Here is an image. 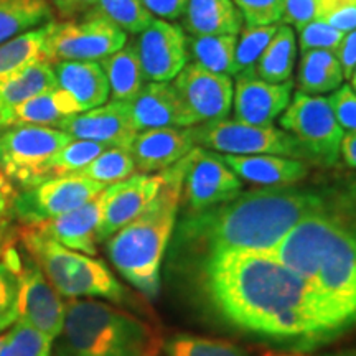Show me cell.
I'll return each mask as SVG.
<instances>
[{
  "label": "cell",
  "instance_id": "obj_1",
  "mask_svg": "<svg viewBox=\"0 0 356 356\" xmlns=\"http://www.w3.org/2000/svg\"><path fill=\"white\" fill-rule=\"evenodd\" d=\"M198 267L208 304L236 330L296 348L340 337L309 284L273 252H225Z\"/></svg>",
  "mask_w": 356,
  "mask_h": 356
},
{
  "label": "cell",
  "instance_id": "obj_2",
  "mask_svg": "<svg viewBox=\"0 0 356 356\" xmlns=\"http://www.w3.org/2000/svg\"><path fill=\"white\" fill-rule=\"evenodd\" d=\"M337 191L338 186H266L241 191L210 210L184 213L173 239V256L202 264L225 252L273 251L302 220L330 207Z\"/></svg>",
  "mask_w": 356,
  "mask_h": 356
},
{
  "label": "cell",
  "instance_id": "obj_3",
  "mask_svg": "<svg viewBox=\"0 0 356 356\" xmlns=\"http://www.w3.org/2000/svg\"><path fill=\"white\" fill-rule=\"evenodd\" d=\"M273 254L309 284L340 335L356 325V180L338 185L323 211L302 220Z\"/></svg>",
  "mask_w": 356,
  "mask_h": 356
},
{
  "label": "cell",
  "instance_id": "obj_4",
  "mask_svg": "<svg viewBox=\"0 0 356 356\" xmlns=\"http://www.w3.org/2000/svg\"><path fill=\"white\" fill-rule=\"evenodd\" d=\"M184 168L185 157L163 170V185L154 202L106 241L111 264L145 300L159 296L160 267L180 208Z\"/></svg>",
  "mask_w": 356,
  "mask_h": 356
},
{
  "label": "cell",
  "instance_id": "obj_5",
  "mask_svg": "<svg viewBox=\"0 0 356 356\" xmlns=\"http://www.w3.org/2000/svg\"><path fill=\"white\" fill-rule=\"evenodd\" d=\"M162 335L132 310L97 299H71L53 340L55 356H160Z\"/></svg>",
  "mask_w": 356,
  "mask_h": 356
},
{
  "label": "cell",
  "instance_id": "obj_6",
  "mask_svg": "<svg viewBox=\"0 0 356 356\" xmlns=\"http://www.w3.org/2000/svg\"><path fill=\"white\" fill-rule=\"evenodd\" d=\"M19 243L33 257L51 286L66 299H97L145 314V299L115 277L104 261L73 251L44 236L35 226H19Z\"/></svg>",
  "mask_w": 356,
  "mask_h": 356
},
{
  "label": "cell",
  "instance_id": "obj_7",
  "mask_svg": "<svg viewBox=\"0 0 356 356\" xmlns=\"http://www.w3.org/2000/svg\"><path fill=\"white\" fill-rule=\"evenodd\" d=\"M195 145L226 155H282L314 163L296 137L275 126H254L236 119L197 124L190 127Z\"/></svg>",
  "mask_w": 356,
  "mask_h": 356
},
{
  "label": "cell",
  "instance_id": "obj_8",
  "mask_svg": "<svg viewBox=\"0 0 356 356\" xmlns=\"http://www.w3.org/2000/svg\"><path fill=\"white\" fill-rule=\"evenodd\" d=\"M73 137L56 127L10 126L0 132V170L17 191L48 180L47 165Z\"/></svg>",
  "mask_w": 356,
  "mask_h": 356
},
{
  "label": "cell",
  "instance_id": "obj_9",
  "mask_svg": "<svg viewBox=\"0 0 356 356\" xmlns=\"http://www.w3.org/2000/svg\"><path fill=\"white\" fill-rule=\"evenodd\" d=\"M127 43V33L113 22L89 10L79 19L48 24L44 56L56 61H101Z\"/></svg>",
  "mask_w": 356,
  "mask_h": 356
},
{
  "label": "cell",
  "instance_id": "obj_10",
  "mask_svg": "<svg viewBox=\"0 0 356 356\" xmlns=\"http://www.w3.org/2000/svg\"><path fill=\"white\" fill-rule=\"evenodd\" d=\"M280 127L305 147L317 165L333 167L340 160L345 131L338 124L328 97L297 91L280 115Z\"/></svg>",
  "mask_w": 356,
  "mask_h": 356
},
{
  "label": "cell",
  "instance_id": "obj_11",
  "mask_svg": "<svg viewBox=\"0 0 356 356\" xmlns=\"http://www.w3.org/2000/svg\"><path fill=\"white\" fill-rule=\"evenodd\" d=\"M106 185L79 173L53 177L42 184L17 191L12 216L19 226H35L76 210L96 198Z\"/></svg>",
  "mask_w": 356,
  "mask_h": 356
},
{
  "label": "cell",
  "instance_id": "obj_12",
  "mask_svg": "<svg viewBox=\"0 0 356 356\" xmlns=\"http://www.w3.org/2000/svg\"><path fill=\"white\" fill-rule=\"evenodd\" d=\"M243 181L222 162L221 155L195 147L185 157L180 204L184 213H200L238 197Z\"/></svg>",
  "mask_w": 356,
  "mask_h": 356
},
{
  "label": "cell",
  "instance_id": "obj_13",
  "mask_svg": "<svg viewBox=\"0 0 356 356\" xmlns=\"http://www.w3.org/2000/svg\"><path fill=\"white\" fill-rule=\"evenodd\" d=\"M190 126L228 118L233 108L234 83L231 76L213 73L188 61L172 81Z\"/></svg>",
  "mask_w": 356,
  "mask_h": 356
},
{
  "label": "cell",
  "instance_id": "obj_14",
  "mask_svg": "<svg viewBox=\"0 0 356 356\" xmlns=\"http://www.w3.org/2000/svg\"><path fill=\"white\" fill-rule=\"evenodd\" d=\"M145 81L170 83L188 63L186 33L173 22L154 19L132 40Z\"/></svg>",
  "mask_w": 356,
  "mask_h": 356
},
{
  "label": "cell",
  "instance_id": "obj_15",
  "mask_svg": "<svg viewBox=\"0 0 356 356\" xmlns=\"http://www.w3.org/2000/svg\"><path fill=\"white\" fill-rule=\"evenodd\" d=\"M65 312L63 297L51 286L33 257L22 251L19 320L55 340L63 328Z\"/></svg>",
  "mask_w": 356,
  "mask_h": 356
},
{
  "label": "cell",
  "instance_id": "obj_16",
  "mask_svg": "<svg viewBox=\"0 0 356 356\" xmlns=\"http://www.w3.org/2000/svg\"><path fill=\"white\" fill-rule=\"evenodd\" d=\"M163 185L160 173H134L132 177L106 186L104 208L99 228L96 233L97 243H106L111 236L122 229L154 202Z\"/></svg>",
  "mask_w": 356,
  "mask_h": 356
},
{
  "label": "cell",
  "instance_id": "obj_17",
  "mask_svg": "<svg viewBox=\"0 0 356 356\" xmlns=\"http://www.w3.org/2000/svg\"><path fill=\"white\" fill-rule=\"evenodd\" d=\"M233 111L236 121L274 126L292 101L293 81L267 83L251 71L234 76Z\"/></svg>",
  "mask_w": 356,
  "mask_h": 356
},
{
  "label": "cell",
  "instance_id": "obj_18",
  "mask_svg": "<svg viewBox=\"0 0 356 356\" xmlns=\"http://www.w3.org/2000/svg\"><path fill=\"white\" fill-rule=\"evenodd\" d=\"M56 129L78 140L99 142L108 147L129 149L137 131L134 129L127 101L111 99L95 109L70 115Z\"/></svg>",
  "mask_w": 356,
  "mask_h": 356
},
{
  "label": "cell",
  "instance_id": "obj_19",
  "mask_svg": "<svg viewBox=\"0 0 356 356\" xmlns=\"http://www.w3.org/2000/svg\"><path fill=\"white\" fill-rule=\"evenodd\" d=\"M195 147L190 127H160L137 132L129 152L140 173H155L175 165Z\"/></svg>",
  "mask_w": 356,
  "mask_h": 356
},
{
  "label": "cell",
  "instance_id": "obj_20",
  "mask_svg": "<svg viewBox=\"0 0 356 356\" xmlns=\"http://www.w3.org/2000/svg\"><path fill=\"white\" fill-rule=\"evenodd\" d=\"M104 190L96 198L84 203L76 210L53 218L50 221L35 225V228L61 246L88 256H96V233L99 228L102 208H104Z\"/></svg>",
  "mask_w": 356,
  "mask_h": 356
},
{
  "label": "cell",
  "instance_id": "obj_21",
  "mask_svg": "<svg viewBox=\"0 0 356 356\" xmlns=\"http://www.w3.org/2000/svg\"><path fill=\"white\" fill-rule=\"evenodd\" d=\"M127 104L137 132L160 127H191L172 81L145 83Z\"/></svg>",
  "mask_w": 356,
  "mask_h": 356
},
{
  "label": "cell",
  "instance_id": "obj_22",
  "mask_svg": "<svg viewBox=\"0 0 356 356\" xmlns=\"http://www.w3.org/2000/svg\"><path fill=\"white\" fill-rule=\"evenodd\" d=\"M222 162L241 181L266 186H291L309 175V162L282 155H226Z\"/></svg>",
  "mask_w": 356,
  "mask_h": 356
},
{
  "label": "cell",
  "instance_id": "obj_23",
  "mask_svg": "<svg viewBox=\"0 0 356 356\" xmlns=\"http://www.w3.org/2000/svg\"><path fill=\"white\" fill-rule=\"evenodd\" d=\"M53 70L58 88L76 99L81 113L108 102L109 83L99 61H56Z\"/></svg>",
  "mask_w": 356,
  "mask_h": 356
},
{
  "label": "cell",
  "instance_id": "obj_24",
  "mask_svg": "<svg viewBox=\"0 0 356 356\" xmlns=\"http://www.w3.org/2000/svg\"><path fill=\"white\" fill-rule=\"evenodd\" d=\"M181 29L188 35H239L244 22L233 0H186Z\"/></svg>",
  "mask_w": 356,
  "mask_h": 356
},
{
  "label": "cell",
  "instance_id": "obj_25",
  "mask_svg": "<svg viewBox=\"0 0 356 356\" xmlns=\"http://www.w3.org/2000/svg\"><path fill=\"white\" fill-rule=\"evenodd\" d=\"M81 108L70 92L56 88L22 102L7 113L10 126H48L56 127L63 119L79 114Z\"/></svg>",
  "mask_w": 356,
  "mask_h": 356
},
{
  "label": "cell",
  "instance_id": "obj_26",
  "mask_svg": "<svg viewBox=\"0 0 356 356\" xmlns=\"http://www.w3.org/2000/svg\"><path fill=\"white\" fill-rule=\"evenodd\" d=\"M51 65L50 61H38L0 79V109L6 115L22 102L58 88L56 74Z\"/></svg>",
  "mask_w": 356,
  "mask_h": 356
},
{
  "label": "cell",
  "instance_id": "obj_27",
  "mask_svg": "<svg viewBox=\"0 0 356 356\" xmlns=\"http://www.w3.org/2000/svg\"><path fill=\"white\" fill-rule=\"evenodd\" d=\"M343 70L335 53L328 50H309L300 53L297 88L310 96L333 92L343 83Z\"/></svg>",
  "mask_w": 356,
  "mask_h": 356
},
{
  "label": "cell",
  "instance_id": "obj_28",
  "mask_svg": "<svg viewBox=\"0 0 356 356\" xmlns=\"http://www.w3.org/2000/svg\"><path fill=\"white\" fill-rule=\"evenodd\" d=\"M296 58L297 38L293 29L280 24L277 32L274 33L273 40L264 48L251 73L267 83L292 81Z\"/></svg>",
  "mask_w": 356,
  "mask_h": 356
},
{
  "label": "cell",
  "instance_id": "obj_29",
  "mask_svg": "<svg viewBox=\"0 0 356 356\" xmlns=\"http://www.w3.org/2000/svg\"><path fill=\"white\" fill-rule=\"evenodd\" d=\"M55 20L48 0H0V43Z\"/></svg>",
  "mask_w": 356,
  "mask_h": 356
},
{
  "label": "cell",
  "instance_id": "obj_30",
  "mask_svg": "<svg viewBox=\"0 0 356 356\" xmlns=\"http://www.w3.org/2000/svg\"><path fill=\"white\" fill-rule=\"evenodd\" d=\"M99 65L108 78L111 99L131 101L145 84L132 42H127L121 50L101 60Z\"/></svg>",
  "mask_w": 356,
  "mask_h": 356
},
{
  "label": "cell",
  "instance_id": "obj_31",
  "mask_svg": "<svg viewBox=\"0 0 356 356\" xmlns=\"http://www.w3.org/2000/svg\"><path fill=\"white\" fill-rule=\"evenodd\" d=\"M238 35H200L186 37L188 61L213 71V73L234 76V51Z\"/></svg>",
  "mask_w": 356,
  "mask_h": 356
},
{
  "label": "cell",
  "instance_id": "obj_32",
  "mask_svg": "<svg viewBox=\"0 0 356 356\" xmlns=\"http://www.w3.org/2000/svg\"><path fill=\"white\" fill-rule=\"evenodd\" d=\"M47 35L48 24L0 43V79L38 61H48L44 56Z\"/></svg>",
  "mask_w": 356,
  "mask_h": 356
},
{
  "label": "cell",
  "instance_id": "obj_33",
  "mask_svg": "<svg viewBox=\"0 0 356 356\" xmlns=\"http://www.w3.org/2000/svg\"><path fill=\"white\" fill-rule=\"evenodd\" d=\"M17 243L0 256V333L8 330L20 315L22 251Z\"/></svg>",
  "mask_w": 356,
  "mask_h": 356
},
{
  "label": "cell",
  "instance_id": "obj_34",
  "mask_svg": "<svg viewBox=\"0 0 356 356\" xmlns=\"http://www.w3.org/2000/svg\"><path fill=\"white\" fill-rule=\"evenodd\" d=\"M163 356H252L251 351L228 340L177 333L163 341Z\"/></svg>",
  "mask_w": 356,
  "mask_h": 356
},
{
  "label": "cell",
  "instance_id": "obj_35",
  "mask_svg": "<svg viewBox=\"0 0 356 356\" xmlns=\"http://www.w3.org/2000/svg\"><path fill=\"white\" fill-rule=\"evenodd\" d=\"M0 356H53V340L17 320L8 330L0 333Z\"/></svg>",
  "mask_w": 356,
  "mask_h": 356
},
{
  "label": "cell",
  "instance_id": "obj_36",
  "mask_svg": "<svg viewBox=\"0 0 356 356\" xmlns=\"http://www.w3.org/2000/svg\"><path fill=\"white\" fill-rule=\"evenodd\" d=\"M136 170V162H134L129 149L109 147L78 173L86 178H91L97 184L109 186L132 177Z\"/></svg>",
  "mask_w": 356,
  "mask_h": 356
},
{
  "label": "cell",
  "instance_id": "obj_37",
  "mask_svg": "<svg viewBox=\"0 0 356 356\" xmlns=\"http://www.w3.org/2000/svg\"><path fill=\"white\" fill-rule=\"evenodd\" d=\"M92 12L113 22L126 33L137 35L152 24L155 17L142 6L140 0H97Z\"/></svg>",
  "mask_w": 356,
  "mask_h": 356
},
{
  "label": "cell",
  "instance_id": "obj_38",
  "mask_svg": "<svg viewBox=\"0 0 356 356\" xmlns=\"http://www.w3.org/2000/svg\"><path fill=\"white\" fill-rule=\"evenodd\" d=\"M106 149H109V147L99 144V142L73 139L50 159L47 165L48 178L78 173Z\"/></svg>",
  "mask_w": 356,
  "mask_h": 356
},
{
  "label": "cell",
  "instance_id": "obj_39",
  "mask_svg": "<svg viewBox=\"0 0 356 356\" xmlns=\"http://www.w3.org/2000/svg\"><path fill=\"white\" fill-rule=\"evenodd\" d=\"M279 25H243L241 32L238 35V43H236L234 51V68L236 74L251 71L254 68L256 61L264 51V48L273 40L274 33L277 32ZM234 74V76H236Z\"/></svg>",
  "mask_w": 356,
  "mask_h": 356
},
{
  "label": "cell",
  "instance_id": "obj_40",
  "mask_svg": "<svg viewBox=\"0 0 356 356\" xmlns=\"http://www.w3.org/2000/svg\"><path fill=\"white\" fill-rule=\"evenodd\" d=\"M299 32V48L302 51L309 50H328L333 51L338 48V44L341 43L345 33L340 30L333 29L332 25L325 24L322 20H314L305 26H302Z\"/></svg>",
  "mask_w": 356,
  "mask_h": 356
},
{
  "label": "cell",
  "instance_id": "obj_41",
  "mask_svg": "<svg viewBox=\"0 0 356 356\" xmlns=\"http://www.w3.org/2000/svg\"><path fill=\"white\" fill-rule=\"evenodd\" d=\"M246 25H277L282 20V0H233Z\"/></svg>",
  "mask_w": 356,
  "mask_h": 356
},
{
  "label": "cell",
  "instance_id": "obj_42",
  "mask_svg": "<svg viewBox=\"0 0 356 356\" xmlns=\"http://www.w3.org/2000/svg\"><path fill=\"white\" fill-rule=\"evenodd\" d=\"M340 32L356 30V0H318V19Z\"/></svg>",
  "mask_w": 356,
  "mask_h": 356
},
{
  "label": "cell",
  "instance_id": "obj_43",
  "mask_svg": "<svg viewBox=\"0 0 356 356\" xmlns=\"http://www.w3.org/2000/svg\"><path fill=\"white\" fill-rule=\"evenodd\" d=\"M333 114L338 124L346 132L356 131V92L350 88V84H341L328 96Z\"/></svg>",
  "mask_w": 356,
  "mask_h": 356
},
{
  "label": "cell",
  "instance_id": "obj_44",
  "mask_svg": "<svg viewBox=\"0 0 356 356\" xmlns=\"http://www.w3.org/2000/svg\"><path fill=\"white\" fill-rule=\"evenodd\" d=\"M317 19L318 0H282V25L300 30L302 26Z\"/></svg>",
  "mask_w": 356,
  "mask_h": 356
},
{
  "label": "cell",
  "instance_id": "obj_45",
  "mask_svg": "<svg viewBox=\"0 0 356 356\" xmlns=\"http://www.w3.org/2000/svg\"><path fill=\"white\" fill-rule=\"evenodd\" d=\"M155 19L175 22L184 17L186 0H140Z\"/></svg>",
  "mask_w": 356,
  "mask_h": 356
},
{
  "label": "cell",
  "instance_id": "obj_46",
  "mask_svg": "<svg viewBox=\"0 0 356 356\" xmlns=\"http://www.w3.org/2000/svg\"><path fill=\"white\" fill-rule=\"evenodd\" d=\"M335 56L341 70H343V76L350 79L356 66V30L345 33L343 40L335 50Z\"/></svg>",
  "mask_w": 356,
  "mask_h": 356
},
{
  "label": "cell",
  "instance_id": "obj_47",
  "mask_svg": "<svg viewBox=\"0 0 356 356\" xmlns=\"http://www.w3.org/2000/svg\"><path fill=\"white\" fill-rule=\"evenodd\" d=\"M17 195V188L12 185V181L3 175L0 170V229H6L12 226V207L13 198Z\"/></svg>",
  "mask_w": 356,
  "mask_h": 356
},
{
  "label": "cell",
  "instance_id": "obj_48",
  "mask_svg": "<svg viewBox=\"0 0 356 356\" xmlns=\"http://www.w3.org/2000/svg\"><path fill=\"white\" fill-rule=\"evenodd\" d=\"M340 157L346 165L356 170V131L345 132L340 145Z\"/></svg>",
  "mask_w": 356,
  "mask_h": 356
},
{
  "label": "cell",
  "instance_id": "obj_49",
  "mask_svg": "<svg viewBox=\"0 0 356 356\" xmlns=\"http://www.w3.org/2000/svg\"><path fill=\"white\" fill-rule=\"evenodd\" d=\"M97 0H68V7H66L65 20L68 19H78V17L84 15L96 6Z\"/></svg>",
  "mask_w": 356,
  "mask_h": 356
},
{
  "label": "cell",
  "instance_id": "obj_50",
  "mask_svg": "<svg viewBox=\"0 0 356 356\" xmlns=\"http://www.w3.org/2000/svg\"><path fill=\"white\" fill-rule=\"evenodd\" d=\"M19 241V231L13 226H8L6 229H0V256L6 252V249L12 244Z\"/></svg>",
  "mask_w": 356,
  "mask_h": 356
},
{
  "label": "cell",
  "instance_id": "obj_51",
  "mask_svg": "<svg viewBox=\"0 0 356 356\" xmlns=\"http://www.w3.org/2000/svg\"><path fill=\"white\" fill-rule=\"evenodd\" d=\"M322 356H356V341L351 345L341 346V348H338L335 351H330V353H325Z\"/></svg>",
  "mask_w": 356,
  "mask_h": 356
},
{
  "label": "cell",
  "instance_id": "obj_52",
  "mask_svg": "<svg viewBox=\"0 0 356 356\" xmlns=\"http://www.w3.org/2000/svg\"><path fill=\"white\" fill-rule=\"evenodd\" d=\"M48 2L51 3L53 8L60 13L61 17L65 19V13H66V7H68V0H48Z\"/></svg>",
  "mask_w": 356,
  "mask_h": 356
},
{
  "label": "cell",
  "instance_id": "obj_53",
  "mask_svg": "<svg viewBox=\"0 0 356 356\" xmlns=\"http://www.w3.org/2000/svg\"><path fill=\"white\" fill-rule=\"evenodd\" d=\"M7 127H8L7 126V115L2 109H0V132H2L3 129H7Z\"/></svg>",
  "mask_w": 356,
  "mask_h": 356
},
{
  "label": "cell",
  "instance_id": "obj_54",
  "mask_svg": "<svg viewBox=\"0 0 356 356\" xmlns=\"http://www.w3.org/2000/svg\"><path fill=\"white\" fill-rule=\"evenodd\" d=\"M350 88L356 92V66H355L353 73H351V76H350Z\"/></svg>",
  "mask_w": 356,
  "mask_h": 356
},
{
  "label": "cell",
  "instance_id": "obj_55",
  "mask_svg": "<svg viewBox=\"0 0 356 356\" xmlns=\"http://www.w3.org/2000/svg\"><path fill=\"white\" fill-rule=\"evenodd\" d=\"M264 356H305V355H300V353H267Z\"/></svg>",
  "mask_w": 356,
  "mask_h": 356
}]
</instances>
